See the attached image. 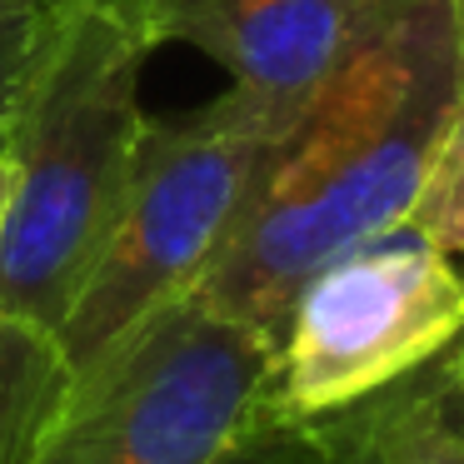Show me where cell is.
<instances>
[{
    "mask_svg": "<svg viewBox=\"0 0 464 464\" xmlns=\"http://www.w3.org/2000/svg\"><path fill=\"white\" fill-rule=\"evenodd\" d=\"M459 95L454 0H384L350 61L295 105L230 245L190 295L275 344L320 265L410 220Z\"/></svg>",
    "mask_w": 464,
    "mask_h": 464,
    "instance_id": "1",
    "label": "cell"
},
{
    "mask_svg": "<svg viewBox=\"0 0 464 464\" xmlns=\"http://www.w3.org/2000/svg\"><path fill=\"white\" fill-rule=\"evenodd\" d=\"M150 51L135 0H61L51 15L5 125L15 190L0 220V314L51 334L71 320L130 195Z\"/></svg>",
    "mask_w": 464,
    "mask_h": 464,
    "instance_id": "2",
    "label": "cell"
},
{
    "mask_svg": "<svg viewBox=\"0 0 464 464\" xmlns=\"http://www.w3.org/2000/svg\"><path fill=\"white\" fill-rule=\"evenodd\" d=\"M35 464H334L275 394V344L180 295L75 380Z\"/></svg>",
    "mask_w": 464,
    "mask_h": 464,
    "instance_id": "3",
    "label": "cell"
},
{
    "mask_svg": "<svg viewBox=\"0 0 464 464\" xmlns=\"http://www.w3.org/2000/svg\"><path fill=\"white\" fill-rule=\"evenodd\" d=\"M295 105L300 101L230 85L200 111L145 121L121 225L55 334L75 380L95 370L135 324L205 280L230 245Z\"/></svg>",
    "mask_w": 464,
    "mask_h": 464,
    "instance_id": "4",
    "label": "cell"
},
{
    "mask_svg": "<svg viewBox=\"0 0 464 464\" xmlns=\"http://www.w3.org/2000/svg\"><path fill=\"white\" fill-rule=\"evenodd\" d=\"M464 334V260L410 220L360 240L310 275L275 340V394L330 414L420 370Z\"/></svg>",
    "mask_w": 464,
    "mask_h": 464,
    "instance_id": "5",
    "label": "cell"
},
{
    "mask_svg": "<svg viewBox=\"0 0 464 464\" xmlns=\"http://www.w3.org/2000/svg\"><path fill=\"white\" fill-rule=\"evenodd\" d=\"M155 51L195 45L235 85L304 101L380 21L384 0H135Z\"/></svg>",
    "mask_w": 464,
    "mask_h": 464,
    "instance_id": "6",
    "label": "cell"
},
{
    "mask_svg": "<svg viewBox=\"0 0 464 464\" xmlns=\"http://www.w3.org/2000/svg\"><path fill=\"white\" fill-rule=\"evenodd\" d=\"M314 420L334 464H464V334L394 384Z\"/></svg>",
    "mask_w": 464,
    "mask_h": 464,
    "instance_id": "7",
    "label": "cell"
},
{
    "mask_svg": "<svg viewBox=\"0 0 464 464\" xmlns=\"http://www.w3.org/2000/svg\"><path fill=\"white\" fill-rule=\"evenodd\" d=\"M71 390L75 370L61 340L41 324L0 314V464H35Z\"/></svg>",
    "mask_w": 464,
    "mask_h": 464,
    "instance_id": "8",
    "label": "cell"
},
{
    "mask_svg": "<svg viewBox=\"0 0 464 464\" xmlns=\"http://www.w3.org/2000/svg\"><path fill=\"white\" fill-rule=\"evenodd\" d=\"M410 225L430 245H440L444 255L464 260V95L440 130L430 170H424L420 195H414Z\"/></svg>",
    "mask_w": 464,
    "mask_h": 464,
    "instance_id": "9",
    "label": "cell"
},
{
    "mask_svg": "<svg viewBox=\"0 0 464 464\" xmlns=\"http://www.w3.org/2000/svg\"><path fill=\"white\" fill-rule=\"evenodd\" d=\"M61 0H0V145Z\"/></svg>",
    "mask_w": 464,
    "mask_h": 464,
    "instance_id": "10",
    "label": "cell"
},
{
    "mask_svg": "<svg viewBox=\"0 0 464 464\" xmlns=\"http://www.w3.org/2000/svg\"><path fill=\"white\" fill-rule=\"evenodd\" d=\"M11 190H15V165H11V155H5V145H0V220H5Z\"/></svg>",
    "mask_w": 464,
    "mask_h": 464,
    "instance_id": "11",
    "label": "cell"
},
{
    "mask_svg": "<svg viewBox=\"0 0 464 464\" xmlns=\"http://www.w3.org/2000/svg\"><path fill=\"white\" fill-rule=\"evenodd\" d=\"M454 15H459V25H464V0H454Z\"/></svg>",
    "mask_w": 464,
    "mask_h": 464,
    "instance_id": "12",
    "label": "cell"
}]
</instances>
